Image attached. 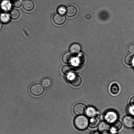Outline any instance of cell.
Returning <instances> with one entry per match:
<instances>
[{
	"label": "cell",
	"mask_w": 134,
	"mask_h": 134,
	"mask_svg": "<svg viewBox=\"0 0 134 134\" xmlns=\"http://www.w3.org/2000/svg\"><path fill=\"white\" fill-rule=\"evenodd\" d=\"M30 91L33 95L37 96L43 94L44 91V88L42 85L40 84L35 83L31 85Z\"/></svg>",
	"instance_id": "obj_2"
},
{
	"label": "cell",
	"mask_w": 134,
	"mask_h": 134,
	"mask_svg": "<svg viewBox=\"0 0 134 134\" xmlns=\"http://www.w3.org/2000/svg\"><path fill=\"white\" fill-rule=\"evenodd\" d=\"M123 122L127 128H131L134 127V118L132 116L127 115L123 118Z\"/></svg>",
	"instance_id": "obj_6"
},
{
	"label": "cell",
	"mask_w": 134,
	"mask_h": 134,
	"mask_svg": "<svg viewBox=\"0 0 134 134\" xmlns=\"http://www.w3.org/2000/svg\"><path fill=\"white\" fill-rule=\"evenodd\" d=\"M124 61L127 65H132L134 62V56L131 54L127 55L125 58Z\"/></svg>",
	"instance_id": "obj_20"
},
{
	"label": "cell",
	"mask_w": 134,
	"mask_h": 134,
	"mask_svg": "<svg viewBox=\"0 0 134 134\" xmlns=\"http://www.w3.org/2000/svg\"><path fill=\"white\" fill-rule=\"evenodd\" d=\"M69 82L73 86L75 87L79 86L82 83V79L79 76L73 74L69 78Z\"/></svg>",
	"instance_id": "obj_5"
},
{
	"label": "cell",
	"mask_w": 134,
	"mask_h": 134,
	"mask_svg": "<svg viewBox=\"0 0 134 134\" xmlns=\"http://www.w3.org/2000/svg\"><path fill=\"white\" fill-rule=\"evenodd\" d=\"M86 106L82 103H78L76 104L73 107V112L76 115H83L86 114L87 110Z\"/></svg>",
	"instance_id": "obj_3"
},
{
	"label": "cell",
	"mask_w": 134,
	"mask_h": 134,
	"mask_svg": "<svg viewBox=\"0 0 134 134\" xmlns=\"http://www.w3.org/2000/svg\"></svg>",
	"instance_id": "obj_30"
},
{
	"label": "cell",
	"mask_w": 134,
	"mask_h": 134,
	"mask_svg": "<svg viewBox=\"0 0 134 134\" xmlns=\"http://www.w3.org/2000/svg\"><path fill=\"white\" fill-rule=\"evenodd\" d=\"M61 71L64 74L68 75L72 73L73 68L69 65H65L62 68Z\"/></svg>",
	"instance_id": "obj_21"
},
{
	"label": "cell",
	"mask_w": 134,
	"mask_h": 134,
	"mask_svg": "<svg viewBox=\"0 0 134 134\" xmlns=\"http://www.w3.org/2000/svg\"><path fill=\"white\" fill-rule=\"evenodd\" d=\"M10 14L3 12L0 14V20L3 24H7L10 21Z\"/></svg>",
	"instance_id": "obj_18"
},
{
	"label": "cell",
	"mask_w": 134,
	"mask_h": 134,
	"mask_svg": "<svg viewBox=\"0 0 134 134\" xmlns=\"http://www.w3.org/2000/svg\"><path fill=\"white\" fill-rule=\"evenodd\" d=\"M130 104L132 107L134 108V97L131 98L130 100Z\"/></svg>",
	"instance_id": "obj_26"
},
{
	"label": "cell",
	"mask_w": 134,
	"mask_h": 134,
	"mask_svg": "<svg viewBox=\"0 0 134 134\" xmlns=\"http://www.w3.org/2000/svg\"><path fill=\"white\" fill-rule=\"evenodd\" d=\"M118 115L115 111H108L105 115L104 119L109 124L113 123L117 120Z\"/></svg>",
	"instance_id": "obj_4"
},
{
	"label": "cell",
	"mask_w": 134,
	"mask_h": 134,
	"mask_svg": "<svg viewBox=\"0 0 134 134\" xmlns=\"http://www.w3.org/2000/svg\"><path fill=\"white\" fill-rule=\"evenodd\" d=\"M122 126V124L121 122L117 120L113 123L110 130L112 133H115L121 129Z\"/></svg>",
	"instance_id": "obj_12"
},
{
	"label": "cell",
	"mask_w": 134,
	"mask_h": 134,
	"mask_svg": "<svg viewBox=\"0 0 134 134\" xmlns=\"http://www.w3.org/2000/svg\"><path fill=\"white\" fill-rule=\"evenodd\" d=\"M3 26V23L0 20V30H1Z\"/></svg>",
	"instance_id": "obj_28"
},
{
	"label": "cell",
	"mask_w": 134,
	"mask_h": 134,
	"mask_svg": "<svg viewBox=\"0 0 134 134\" xmlns=\"http://www.w3.org/2000/svg\"><path fill=\"white\" fill-rule=\"evenodd\" d=\"M57 12L59 14L64 15V14H66V8L65 6L61 5L57 8Z\"/></svg>",
	"instance_id": "obj_24"
},
{
	"label": "cell",
	"mask_w": 134,
	"mask_h": 134,
	"mask_svg": "<svg viewBox=\"0 0 134 134\" xmlns=\"http://www.w3.org/2000/svg\"><path fill=\"white\" fill-rule=\"evenodd\" d=\"M110 92L113 95H116L120 92V88L119 85L116 83H113L110 86Z\"/></svg>",
	"instance_id": "obj_15"
},
{
	"label": "cell",
	"mask_w": 134,
	"mask_h": 134,
	"mask_svg": "<svg viewBox=\"0 0 134 134\" xmlns=\"http://www.w3.org/2000/svg\"><path fill=\"white\" fill-rule=\"evenodd\" d=\"M130 113L132 115H134V108L131 107L129 109Z\"/></svg>",
	"instance_id": "obj_27"
},
{
	"label": "cell",
	"mask_w": 134,
	"mask_h": 134,
	"mask_svg": "<svg viewBox=\"0 0 134 134\" xmlns=\"http://www.w3.org/2000/svg\"><path fill=\"white\" fill-rule=\"evenodd\" d=\"M10 15L11 19L16 20L19 18L20 13L19 10L17 9H13L10 12Z\"/></svg>",
	"instance_id": "obj_19"
},
{
	"label": "cell",
	"mask_w": 134,
	"mask_h": 134,
	"mask_svg": "<svg viewBox=\"0 0 134 134\" xmlns=\"http://www.w3.org/2000/svg\"><path fill=\"white\" fill-rule=\"evenodd\" d=\"M111 126L109 124L106 122L103 121L100 123L98 130L100 132H105L110 130Z\"/></svg>",
	"instance_id": "obj_10"
},
{
	"label": "cell",
	"mask_w": 134,
	"mask_h": 134,
	"mask_svg": "<svg viewBox=\"0 0 134 134\" xmlns=\"http://www.w3.org/2000/svg\"><path fill=\"white\" fill-rule=\"evenodd\" d=\"M97 114L98 111L95 108L90 106L87 108L86 114L87 116L91 118L96 116Z\"/></svg>",
	"instance_id": "obj_16"
},
{
	"label": "cell",
	"mask_w": 134,
	"mask_h": 134,
	"mask_svg": "<svg viewBox=\"0 0 134 134\" xmlns=\"http://www.w3.org/2000/svg\"><path fill=\"white\" fill-rule=\"evenodd\" d=\"M74 124L77 129L80 131H84L88 127L89 120L84 115H78L74 119Z\"/></svg>",
	"instance_id": "obj_1"
},
{
	"label": "cell",
	"mask_w": 134,
	"mask_h": 134,
	"mask_svg": "<svg viewBox=\"0 0 134 134\" xmlns=\"http://www.w3.org/2000/svg\"><path fill=\"white\" fill-rule=\"evenodd\" d=\"M100 119L97 116L90 118L89 121V126L90 128H94L99 126L100 124Z\"/></svg>",
	"instance_id": "obj_13"
},
{
	"label": "cell",
	"mask_w": 134,
	"mask_h": 134,
	"mask_svg": "<svg viewBox=\"0 0 134 134\" xmlns=\"http://www.w3.org/2000/svg\"><path fill=\"white\" fill-rule=\"evenodd\" d=\"M108 134V133H104V134Z\"/></svg>",
	"instance_id": "obj_29"
},
{
	"label": "cell",
	"mask_w": 134,
	"mask_h": 134,
	"mask_svg": "<svg viewBox=\"0 0 134 134\" xmlns=\"http://www.w3.org/2000/svg\"><path fill=\"white\" fill-rule=\"evenodd\" d=\"M22 5L23 8L28 11H31L35 7V4L31 0H24Z\"/></svg>",
	"instance_id": "obj_9"
},
{
	"label": "cell",
	"mask_w": 134,
	"mask_h": 134,
	"mask_svg": "<svg viewBox=\"0 0 134 134\" xmlns=\"http://www.w3.org/2000/svg\"><path fill=\"white\" fill-rule=\"evenodd\" d=\"M66 18L64 15H61L58 13H56L53 15V20L56 24L60 25L65 23Z\"/></svg>",
	"instance_id": "obj_7"
},
{
	"label": "cell",
	"mask_w": 134,
	"mask_h": 134,
	"mask_svg": "<svg viewBox=\"0 0 134 134\" xmlns=\"http://www.w3.org/2000/svg\"><path fill=\"white\" fill-rule=\"evenodd\" d=\"M81 47L79 44L77 43H73L71 45L69 51L72 54H77L81 51Z\"/></svg>",
	"instance_id": "obj_14"
},
{
	"label": "cell",
	"mask_w": 134,
	"mask_h": 134,
	"mask_svg": "<svg viewBox=\"0 0 134 134\" xmlns=\"http://www.w3.org/2000/svg\"><path fill=\"white\" fill-rule=\"evenodd\" d=\"M73 57L72 54L69 52H66L63 55L62 60L65 64H69L72 62Z\"/></svg>",
	"instance_id": "obj_17"
},
{
	"label": "cell",
	"mask_w": 134,
	"mask_h": 134,
	"mask_svg": "<svg viewBox=\"0 0 134 134\" xmlns=\"http://www.w3.org/2000/svg\"><path fill=\"white\" fill-rule=\"evenodd\" d=\"M77 13V8L73 5H69L66 8V14L68 16L72 17L74 16Z\"/></svg>",
	"instance_id": "obj_11"
},
{
	"label": "cell",
	"mask_w": 134,
	"mask_h": 134,
	"mask_svg": "<svg viewBox=\"0 0 134 134\" xmlns=\"http://www.w3.org/2000/svg\"><path fill=\"white\" fill-rule=\"evenodd\" d=\"M128 52L131 53H134V44H132L128 46Z\"/></svg>",
	"instance_id": "obj_25"
},
{
	"label": "cell",
	"mask_w": 134,
	"mask_h": 134,
	"mask_svg": "<svg viewBox=\"0 0 134 134\" xmlns=\"http://www.w3.org/2000/svg\"><path fill=\"white\" fill-rule=\"evenodd\" d=\"M41 83L43 87L48 88L52 84V81L50 79L45 78L42 80Z\"/></svg>",
	"instance_id": "obj_22"
},
{
	"label": "cell",
	"mask_w": 134,
	"mask_h": 134,
	"mask_svg": "<svg viewBox=\"0 0 134 134\" xmlns=\"http://www.w3.org/2000/svg\"><path fill=\"white\" fill-rule=\"evenodd\" d=\"M11 3L12 5L14 7L19 8L22 4V0H11Z\"/></svg>",
	"instance_id": "obj_23"
},
{
	"label": "cell",
	"mask_w": 134,
	"mask_h": 134,
	"mask_svg": "<svg viewBox=\"0 0 134 134\" xmlns=\"http://www.w3.org/2000/svg\"><path fill=\"white\" fill-rule=\"evenodd\" d=\"M11 2L8 0H3L0 3V9L4 12L10 10L12 6Z\"/></svg>",
	"instance_id": "obj_8"
}]
</instances>
